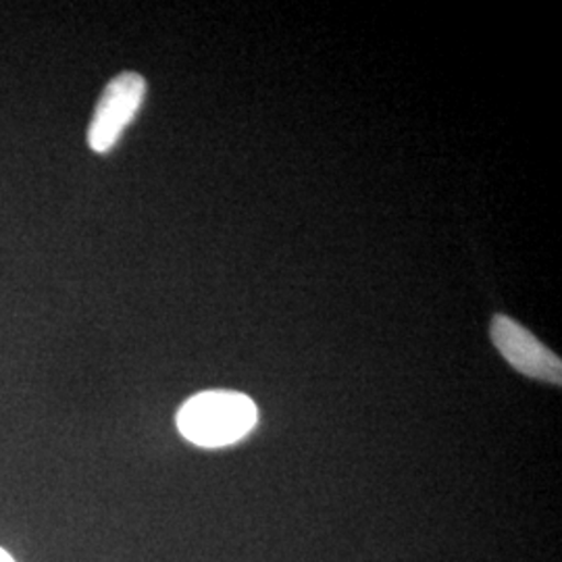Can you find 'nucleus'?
Here are the masks:
<instances>
[{
	"label": "nucleus",
	"instance_id": "nucleus-1",
	"mask_svg": "<svg viewBox=\"0 0 562 562\" xmlns=\"http://www.w3.org/2000/svg\"><path fill=\"white\" fill-rule=\"evenodd\" d=\"M259 422L257 404L246 394L209 390L183 402L178 429L188 442L201 448H225L244 440Z\"/></svg>",
	"mask_w": 562,
	"mask_h": 562
},
{
	"label": "nucleus",
	"instance_id": "nucleus-2",
	"mask_svg": "<svg viewBox=\"0 0 562 562\" xmlns=\"http://www.w3.org/2000/svg\"><path fill=\"white\" fill-rule=\"evenodd\" d=\"M144 97L146 80L140 74L125 71L109 81L88 127V146L99 155L113 150L127 125L140 113Z\"/></svg>",
	"mask_w": 562,
	"mask_h": 562
},
{
	"label": "nucleus",
	"instance_id": "nucleus-3",
	"mask_svg": "<svg viewBox=\"0 0 562 562\" xmlns=\"http://www.w3.org/2000/svg\"><path fill=\"white\" fill-rule=\"evenodd\" d=\"M490 336L501 357L515 371L531 380L561 385V357L546 348L521 323L498 313L490 323Z\"/></svg>",
	"mask_w": 562,
	"mask_h": 562
},
{
	"label": "nucleus",
	"instance_id": "nucleus-4",
	"mask_svg": "<svg viewBox=\"0 0 562 562\" xmlns=\"http://www.w3.org/2000/svg\"><path fill=\"white\" fill-rule=\"evenodd\" d=\"M0 562H15V561H13V557H11V554H9V552H7V550H2V548H0Z\"/></svg>",
	"mask_w": 562,
	"mask_h": 562
}]
</instances>
